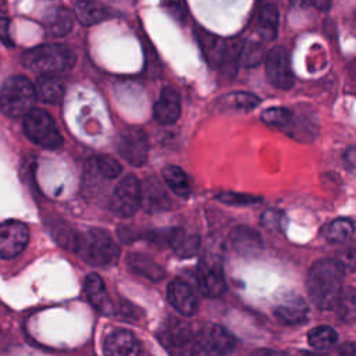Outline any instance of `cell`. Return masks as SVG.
I'll list each match as a JSON object with an SVG mask.
<instances>
[{"mask_svg": "<svg viewBox=\"0 0 356 356\" xmlns=\"http://www.w3.org/2000/svg\"><path fill=\"white\" fill-rule=\"evenodd\" d=\"M167 243L171 246L174 253L179 257H192L199 250L200 236L191 234L182 228L168 229Z\"/></svg>", "mask_w": 356, "mask_h": 356, "instance_id": "obj_22", "label": "cell"}, {"mask_svg": "<svg viewBox=\"0 0 356 356\" xmlns=\"http://www.w3.org/2000/svg\"><path fill=\"white\" fill-rule=\"evenodd\" d=\"M338 356H356V343L355 342H345L339 346Z\"/></svg>", "mask_w": 356, "mask_h": 356, "instance_id": "obj_44", "label": "cell"}, {"mask_svg": "<svg viewBox=\"0 0 356 356\" xmlns=\"http://www.w3.org/2000/svg\"><path fill=\"white\" fill-rule=\"evenodd\" d=\"M293 113L285 107H268L261 113V121L267 125L285 129L291 125Z\"/></svg>", "mask_w": 356, "mask_h": 356, "instance_id": "obj_35", "label": "cell"}, {"mask_svg": "<svg viewBox=\"0 0 356 356\" xmlns=\"http://www.w3.org/2000/svg\"><path fill=\"white\" fill-rule=\"evenodd\" d=\"M337 260L343 266L345 270H356V245H349L343 248L339 253Z\"/></svg>", "mask_w": 356, "mask_h": 356, "instance_id": "obj_39", "label": "cell"}, {"mask_svg": "<svg viewBox=\"0 0 356 356\" xmlns=\"http://www.w3.org/2000/svg\"><path fill=\"white\" fill-rule=\"evenodd\" d=\"M103 353L104 356H139L140 345L131 331L115 328L106 335Z\"/></svg>", "mask_w": 356, "mask_h": 356, "instance_id": "obj_12", "label": "cell"}, {"mask_svg": "<svg viewBox=\"0 0 356 356\" xmlns=\"http://www.w3.org/2000/svg\"><path fill=\"white\" fill-rule=\"evenodd\" d=\"M217 102L225 108H234L239 111L253 110L260 104V99L250 92H232L222 95L217 99Z\"/></svg>", "mask_w": 356, "mask_h": 356, "instance_id": "obj_30", "label": "cell"}, {"mask_svg": "<svg viewBox=\"0 0 356 356\" xmlns=\"http://www.w3.org/2000/svg\"><path fill=\"white\" fill-rule=\"evenodd\" d=\"M264 56L263 46L260 43H250L243 44L242 54H241V63L246 67H256L261 63Z\"/></svg>", "mask_w": 356, "mask_h": 356, "instance_id": "obj_37", "label": "cell"}, {"mask_svg": "<svg viewBox=\"0 0 356 356\" xmlns=\"http://www.w3.org/2000/svg\"><path fill=\"white\" fill-rule=\"evenodd\" d=\"M142 204V185L135 175H125L111 195V210L118 217H132Z\"/></svg>", "mask_w": 356, "mask_h": 356, "instance_id": "obj_8", "label": "cell"}, {"mask_svg": "<svg viewBox=\"0 0 356 356\" xmlns=\"http://www.w3.org/2000/svg\"><path fill=\"white\" fill-rule=\"evenodd\" d=\"M355 232V224L349 218H337L327 224L323 229V235L328 242L343 243Z\"/></svg>", "mask_w": 356, "mask_h": 356, "instance_id": "obj_32", "label": "cell"}, {"mask_svg": "<svg viewBox=\"0 0 356 356\" xmlns=\"http://www.w3.org/2000/svg\"><path fill=\"white\" fill-rule=\"evenodd\" d=\"M193 33H195V38L199 43V47H200L203 57H204L206 63L209 64V67L213 70H216V68L218 70L221 60H222L227 40L206 31L202 26L193 28Z\"/></svg>", "mask_w": 356, "mask_h": 356, "instance_id": "obj_16", "label": "cell"}, {"mask_svg": "<svg viewBox=\"0 0 356 356\" xmlns=\"http://www.w3.org/2000/svg\"><path fill=\"white\" fill-rule=\"evenodd\" d=\"M161 3L177 21H179V22L185 21V18H186L185 0H161Z\"/></svg>", "mask_w": 356, "mask_h": 356, "instance_id": "obj_38", "label": "cell"}, {"mask_svg": "<svg viewBox=\"0 0 356 356\" xmlns=\"http://www.w3.org/2000/svg\"><path fill=\"white\" fill-rule=\"evenodd\" d=\"M163 178L167 186L179 197H185L191 192V182L186 172L178 165H167L163 170Z\"/></svg>", "mask_w": 356, "mask_h": 356, "instance_id": "obj_28", "label": "cell"}, {"mask_svg": "<svg viewBox=\"0 0 356 356\" xmlns=\"http://www.w3.org/2000/svg\"><path fill=\"white\" fill-rule=\"evenodd\" d=\"M242 49H243V42L241 39L227 40L222 60H221V64L218 68L225 78L232 79L236 75V71H238V67L241 63Z\"/></svg>", "mask_w": 356, "mask_h": 356, "instance_id": "obj_27", "label": "cell"}, {"mask_svg": "<svg viewBox=\"0 0 356 356\" xmlns=\"http://www.w3.org/2000/svg\"><path fill=\"white\" fill-rule=\"evenodd\" d=\"M303 356H328L324 350H314V352H303Z\"/></svg>", "mask_w": 356, "mask_h": 356, "instance_id": "obj_47", "label": "cell"}, {"mask_svg": "<svg viewBox=\"0 0 356 356\" xmlns=\"http://www.w3.org/2000/svg\"><path fill=\"white\" fill-rule=\"evenodd\" d=\"M47 227H49V232L53 236L54 242H57L64 249L75 250L79 232H75L74 228H71L68 222L61 221V220H51L47 224Z\"/></svg>", "mask_w": 356, "mask_h": 356, "instance_id": "obj_29", "label": "cell"}, {"mask_svg": "<svg viewBox=\"0 0 356 356\" xmlns=\"http://www.w3.org/2000/svg\"><path fill=\"white\" fill-rule=\"evenodd\" d=\"M193 337L189 324L178 318H168L159 332V339L165 348H181L193 341Z\"/></svg>", "mask_w": 356, "mask_h": 356, "instance_id": "obj_19", "label": "cell"}, {"mask_svg": "<svg viewBox=\"0 0 356 356\" xmlns=\"http://www.w3.org/2000/svg\"><path fill=\"white\" fill-rule=\"evenodd\" d=\"M29 242L28 227L17 220L0 224V257L13 259L18 256Z\"/></svg>", "mask_w": 356, "mask_h": 356, "instance_id": "obj_11", "label": "cell"}, {"mask_svg": "<svg viewBox=\"0 0 356 356\" xmlns=\"http://www.w3.org/2000/svg\"><path fill=\"white\" fill-rule=\"evenodd\" d=\"M266 75L271 85L281 90H288L293 86L295 76L291 67L288 51L282 46H275L266 54L264 61Z\"/></svg>", "mask_w": 356, "mask_h": 356, "instance_id": "obj_9", "label": "cell"}, {"mask_svg": "<svg viewBox=\"0 0 356 356\" xmlns=\"http://www.w3.org/2000/svg\"><path fill=\"white\" fill-rule=\"evenodd\" d=\"M0 42L7 47L14 46V40L10 33V19L6 17H0Z\"/></svg>", "mask_w": 356, "mask_h": 356, "instance_id": "obj_41", "label": "cell"}, {"mask_svg": "<svg viewBox=\"0 0 356 356\" xmlns=\"http://www.w3.org/2000/svg\"><path fill=\"white\" fill-rule=\"evenodd\" d=\"M74 15L82 25L89 26L108 19L113 13L107 6L100 1L79 0L74 7Z\"/></svg>", "mask_w": 356, "mask_h": 356, "instance_id": "obj_21", "label": "cell"}, {"mask_svg": "<svg viewBox=\"0 0 356 356\" xmlns=\"http://www.w3.org/2000/svg\"><path fill=\"white\" fill-rule=\"evenodd\" d=\"M83 291L89 303L102 314L111 316L115 314V306L113 305L111 298L106 289V285L100 275L92 273L86 275L83 282Z\"/></svg>", "mask_w": 356, "mask_h": 356, "instance_id": "obj_15", "label": "cell"}, {"mask_svg": "<svg viewBox=\"0 0 356 356\" xmlns=\"http://www.w3.org/2000/svg\"><path fill=\"white\" fill-rule=\"evenodd\" d=\"M75 15L65 7H53L42 18V26L44 32L51 38H61L71 32L74 26Z\"/></svg>", "mask_w": 356, "mask_h": 356, "instance_id": "obj_18", "label": "cell"}, {"mask_svg": "<svg viewBox=\"0 0 356 356\" xmlns=\"http://www.w3.org/2000/svg\"><path fill=\"white\" fill-rule=\"evenodd\" d=\"M196 278L200 292L209 298H218L225 292L220 252L203 254L197 264Z\"/></svg>", "mask_w": 356, "mask_h": 356, "instance_id": "obj_7", "label": "cell"}, {"mask_svg": "<svg viewBox=\"0 0 356 356\" xmlns=\"http://www.w3.org/2000/svg\"><path fill=\"white\" fill-rule=\"evenodd\" d=\"M309 343L316 350H328L338 342L337 331L330 325H318L309 331Z\"/></svg>", "mask_w": 356, "mask_h": 356, "instance_id": "obj_33", "label": "cell"}, {"mask_svg": "<svg viewBox=\"0 0 356 356\" xmlns=\"http://www.w3.org/2000/svg\"><path fill=\"white\" fill-rule=\"evenodd\" d=\"M277 318L288 325H298L307 320V306L300 298H292L278 305L274 310Z\"/></svg>", "mask_w": 356, "mask_h": 356, "instance_id": "obj_24", "label": "cell"}, {"mask_svg": "<svg viewBox=\"0 0 356 356\" xmlns=\"http://www.w3.org/2000/svg\"><path fill=\"white\" fill-rule=\"evenodd\" d=\"M24 132L29 140L44 149H57L63 145L53 117L42 108H32L24 117Z\"/></svg>", "mask_w": 356, "mask_h": 356, "instance_id": "obj_5", "label": "cell"}, {"mask_svg": "<svg viewBox=\"0 0 356 356\" xmlns=\"http://www.w3.org/2000/svg\"><path fill=\"white\" fill-rule=\"evenodd\" d=\"M85 165L106 179L117 178L122 171L121 164L111 156H106V154L95 156V157L89 159Z\"/></svg>", "mask_w": 356, "mask_h": 356, "instance_id": "obj_31", "label": "cell"}, {"mask_svg": "<svg viewBox=\"0 0 356 356\" xmlns=\"http://www.w3.org/2000/svg\"><path fill=\"white\" fill-rule=\"evenodd\" d=\"M118 154L131 165L140 167L149 154V140L140 128H128L117 139Z\"/></svg>", "mask_w": 356, "mask_h": 356, "instance_id": "obj_10", "label": "cell"}, {"mask_svg": "<svg viewBox=\"0 0 356 356\" xmlns=\"http://www.w3.org/2000/svg\"><path fill=\"white\" fill-rule=\"evenodd\" d=\"M235 343V337L228 330L207 324L193 337V353L196 356H227Z\"/></svg>", "mask_w": 356, "mask_h": 356, "instance_id": "obj_6", "label": "cell"}, {"mask_svg": "<svg viewBox=\"0 0 356 356\" xmlns=\"http://www.w3.org/2000/svg\"><path fill=\"white\" fill-rule=\"evenodd\" d=\"M93 267H111L120 257V248L111 235L102 228H89L78 234L75 250Z\"/></svg>", "mask_w": 356, "mask_h": 356, "instance_id": "obj_2", "label": "cell"}, {"mask_svg": "<svg viewBox=\"0 0 356 356\" xmlns=\"http://www.w3.org/2000/svg\"><path fill=\"white\" fill-rule=\"evenodd\" d=\"M345 271L337 259H321L310 267L306 285L310 299L317 307L334 309L343 291Z\"/></svg>", "mask_w": 356, "mask_h": 356, "instance_id": "obj_1", "label": "cell"}, {"mask_svg": "<svg viewBox=\"0 0 356 356\" xmlns=\"http://www.w3.org/2000/svg\"><path fill=\"white\" fill-rule=\"evenodd\" d=\"M115 313H118L121 316V318H125V320H135L136 318L134 305H131L125 300L120 302V305L115 307Z\"/></svg>", "mask_w": 356, "mask_h": 356, "instance_id": "obj_42", "label": "cell"}, {"mask_svg": "<svg viewBox=\"0 0 356 356\" xmlns=\"http://www.w3.org/2000/svg\"><path fill=\"white\" fill-rule=\"evenodd\" d=\"M181 115V99L178 92L165 86L161 89L157 102L153 106V118L161 125H171L177 122Z\"/></svg>", "mask_w": 356, "mask_h": 356, "instance_id": "obj_14", "label": "cell"}, {"mask_svg": "<svg viewBox=\"0 0 356 356\" xmlns=\"http://www.w3.org/2000/svg\"><path fill=\"white\" fill-rule=\"evenodd\" d=\"M217 199L231 206H248V204L261 202V197L259 196L249 195V193H238V192H221L217 195Z\"/></svg>", "mask_w": 356, "mask_h": 356, "instance_id": "obj_36", "label": "cell"}, {"mask_svg": "<svg viewBox=\"0 0 356 356\" xmlns=\"http://www.w3.org/2000/svg\"><path fill=\"white\" fill-rule=\"evenodd\" d=\"M22 64L25 68L39 74H58L74 67L75 54L64 44L46 43L25 51Z\"/></svg>", "mask_w": 356, "mask_h": 356, "instance_id": "obj_3", "label": "cell"}, {"mask_svg": "<svg viewBox=\"0 0 356 356\" xmlns=\"http://www.w3.org/2000/svg\"><path fill=\"white\" fill-rule=\"evenodd\" d=\"M282 221V214L275 210H268L261 216V224L268 231L271 229H280Z\"/></svg>", "mask_w": 356, "mask_h": 356, "instance_id": "obj_40", "label": "cell"}, {"mask_svg": "<svg viewBox=\"0 0 356 356\" xmlns=\"http://www.w3.org/2000/svg\"><path fill=\"white\" fill-rule=\"evenodd\" d=\"M36 100L32 82L24 75H14L4 81L0 89V111L7 117H25Z\"/></svg>", "mask_w": 356, "mask_h": 356, "instance_id": "obj_4", "label": "cell"}, {"mask_svg": "<svg viewBox=\"0 0 356 356\" xmlns=\"http://www.w3.org/2000/svg\"><path fill=\"white\" fill-rule=\"evenodd\" d=\"M317 10L328 11L331 7V0H309Z\"/></svg>", "mask_w": 356, "mask_h": 356, "instance_id": "obj_46", "label": "cell"}, {"mask_svg": "<svg viewBox=\"0 0 356 356\" xmlns=\"http://www.w3.org/2000/svg\"><path fill=\"white\" fill-rule=\"evenodd\" d=\"M229 239L236 253L243 257H254L263 250V239L260 234L248 225L235 227L229 234Z\"/></svg>", "mask_w": 356, "mask_h": 356, "instance_id": "obj_17", "label": "cell"}, {"mask_svg": "<svg viewBox=\"0 0 356 356\" xmlns=\"http://www.w3.org/2000/svg\"><path fill=\"white\" fill-rule=\"evenodd\" d=\"M337 316L343 323H355L356 321V292L350 289L342 291L335 306Z\"/></svg>", "mask_w": 356, "mask_h": 356, "instance_id": "obj_34", "label": "cell"}, {"mask_svg": "<svg viewBox=\"0 0 356 356\" xmlns=\"http://www.w3.org/2000/svg\"><path fill=\"white\" fill-rule=\"evenodd\" d=\"M343 161L349 170L356 171V146H350L346 149V152L343 154Z\"/></svg>", "mask_w": 356, "mask_h": 356, "instance_id": "obj_43", "label": "cell"}, {"mask_svg": "<svg viewBox=\"0 0 356 356\" xmlns=\"http://www.w3.org/2000/svg\"><path fill=\"white\" fill-rule=\"evenodd\" d=\"M167 299L182 316H193L197 310V298L192 286L182 278H175L168 284Z\"/></svg>", "mask_w": 356, "mask_h": 356, "instance_id": "obj_13", "label": "cell"}, {"mask_svg": "<svg viewBox=\"0 0 356 356\" xmlns=\"http://www.w3.org/2000/svg\"><path fill=\"white\" fill-rule=\"evenodd\" d=\"M252 356H284V353L278 352V350H273V349H256Z\"/></svg>", "mask_w": 356, "mask_h": 356, "instance_id": "obj_45", "label": "cell"}, {"mask_svg": "<svg viewBox=\"0 0 356 356\" xmlns=\"http://www.w3.org/2000/svg\"><path fill=\"white\" fill-rule=\"evenodd\" d=\"M278 22H280L278 8L274 4L263 6L256 22V29L259 36L264 42H273L277 38Z\"/></svg>", "mask_w": 356, "mask_h": 356, "instance_id": "obj_25", "label": "cell"}, {"mask_svg": "<svg viewBox=\"0 0 356 356\" xmlns=\"http://www.w3.org/2000/svg\"><path fill=\"white\" fill-rule=\"evenodd\" d=\"M142 202L147 211H157L168 207V197L164 189L160 186L159 181L149 178L142 186Z\"/></svg>", "mask_w": 356, "mask_h": 356, "instance_id": "obj_26", "label": "cell"}, {"mask_svg": "<svg viewBox=\"0 0 356 356\" xmlns=\"http://www.w3.org/2000/svg\"><path fill=\"white\" fill-rule=\"evenodd\" d=\"M128 267L132 273L150 280L153 282H159L164 278V268L159 266L153 259L143 253H131L127 257Z\"/></svg>", "mask_w": 356, "mask_h": 356, "instance_id": "obj_23", "label": "cell"}, {"mask_svg": "<svg viewBox=\"0 0 356 356\" xmlns=\"http://www.w3.org/2000/svg\"><path fill=\"white\" fill-rule=\"evenodd\" d=\"M36 99L47 104L58 103L65 93L64 81L56 74H40L35 86Z\"/></svg>", "mask_w": 356, "mask_h": 356, "instance_id": "obj_20", "label": "cell"}]
</instances>
